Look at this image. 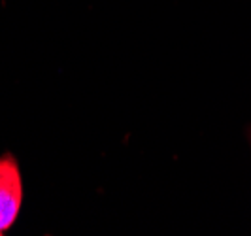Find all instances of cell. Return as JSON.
Masks as SVG:
<instances>
[{"mask_svg": "<svg viewBox=\"0 0 251 236\" xmlns=\"http://www.w3.org/2000/svg\"><path fill=\"white\" fill-rule=\"evenodd\" d=\"M23 204V180L12 155L0 157V235L12 229Z\"/></svg>", "mask_w": 251, "mask_h": 236, "instance_id": "1", "label": "cell"}]
</instances>
